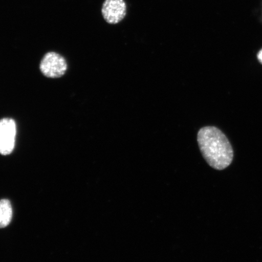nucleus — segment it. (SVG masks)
<instances>
[{
	"mask_svg": "<svg viewBox=\"0 0 262 262\" xmlns=\"http://www.w3.org/2000/svg\"><path fill=\"white\" fill-rule=\"evenodd\" d=\"M261 19H262V15H261Z\"/></svg>",
	"mask_w": 262,
	"mask_h": 262,
	"instance_id": "nucleus-7",
	"label": "nucleus"
},
{
	"mask_svg": "<svg viewBox=\"0 0 262 262\" xmlns=\"http://www.w3.org/2000/svg\"><path fill=\"white\" fill-rule=\"evenodd\" d=\"M16 124L14 120L5 118L0 120V154L7 156L14 149Z\"/></svg>",
	"mask_w": 262,
	"mask_h": 262,
	"instance_id": "nucleus-3",
	"label": "nucleus"
},
{
	"mask_svg": "<svg viewBox=\"0 0 262 262\" xmlns=\"http://www.w3.org/2000/svg\"><path fill=\"white\" fill-rule=\"evenodd\" d=\"M12 208L8 200L0 201V228H5L11 222Z\"/></svg>",
	"mask_w": 262,
	"mask_h": 262,
	"instance_id": "nucleus-5",
	"label": "nucleus"
},
{
	"mask_svg": "<svg viewBox=\"0 0 262 262\" xmlns=\"http://www.w3.org/2000/svg\"><path fill=\"white\" fill-rule=\"evenodd\" d=\"M126 10L124 0H105L101 8V14L108 24L117 25L125 18Z\"/></svg>",
	"mask_w": 262,
	"mask_h": 262,
	"instance_id": "nucleus-4",
	"label": "nucleus"
},
{
	"mask_svg": "<svg viewBox=\"0 0 262 262\" xmlns=\"http://www.w3.org/2000/svg\"><path fill=\"white\" fill-rule=\"evenodd\" d=\"M257 57L258 60H259L260 63L262 64V49L259 52H258Z\"/></svg>",
	"mask_w": 262,
	"mask_h": 262,
	"instance_id": "nucleus-6",
	"label": "nucleus"
},
{
	"mask_svg": "<svg viewBox=\"0 0 262 262\" xmlns=\"http://www.w3.org/2000/svg\"><path fill=\"white\" fill-rule=\"evenodd\" d=\"M40 69L41 73L48 78H59L63 76L67 71L68 64L64 58L56 52L46 54L41 61Z\"/></svg>",
	"mask_w": 262,
	"mask_h": 262,
	"instance_id": "nucleus-2",
	"label": "nucleus"
},
{
	"mask_svg": "<svg viewBox=\"0 0 262 262\" xmlns=\"http://www.w3.org/2000/svg\"><path fill=\"white\" fill-rule=\"evenodd\" d=\"M199 146L209 165L217 170L227 168L233 159V149L227 137L214 126H205L198 134Z\"/></svg>",
	"mask_w": 262,
	"mask_h": 262,
	"instance_id": "nucleus-1",
	"label": "nucleus"
}]
</instances>
